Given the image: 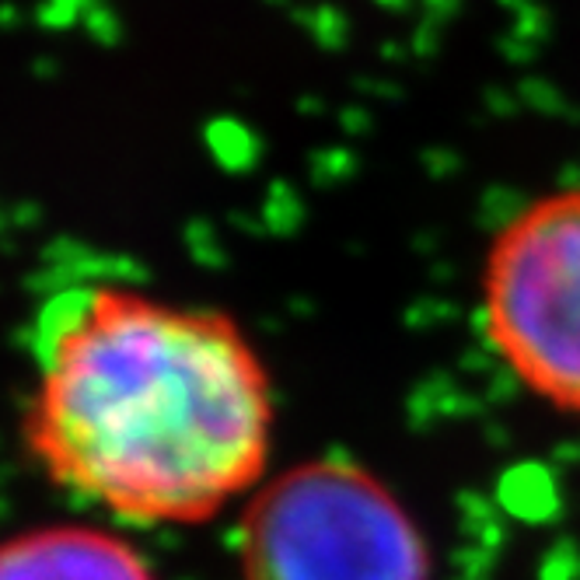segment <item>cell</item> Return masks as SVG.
Returning <instances> with one entry per match:
<instances>
[{"mask_svg":"<svg viewBox=\"0 0 580 580\" xmlns=\"http://www.w3.org/2000/svg\"><path fill=\"white\" fill-rule=\"evenodd\" d=\"M22 438L46 480L122 525H203L269 472L273 378L217 308L71 287L32 329Z\"/></svg>","mask_w":580,"mask_h":580,"instance_id":"6da1fadb","label":"cell"},{"mask_svg":"<svg viewBox=\"0 0 580 580\" xmlns=\"http://www.w3.org/2000/svg\"><path fill=\"white\" fill-rule=\"evenodd\" d=\"M238 567L241 580H430V546L382 475L322 454L245 501Z\"/></svg>","mask_w":580,"mask_h":580,"instance_id":"7a4b0ae2","label":"cell"},{"mask_svg":"<svg viewBox=\"0 0 580 580\" xmlns=\"http://www.w3.org/2000/svg\"><path fill=\"white\" fill-rule=\"evenodd\" d=\"M483 325L535 399L580 417V185L531 200L483 259Z\"/></svg>","mask_w":580,"mask_h":580,"instance_id":"3957f363","label":"cell"},{"mask_svg":"<svg viewBox=\"0 0 580 580\" xmlns=\"http://www.w3.org/2000/svg\"><path fill=\"white\" fill-rule=\"evenodd\" d=\"M0 580H161L127 535L98 525H35L0 538Z\"/></svg>","mask_w":580,"mask_h":580,"instance_id":"277c9868","label":"cell"}]
</instances>
